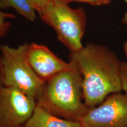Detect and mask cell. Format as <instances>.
<instances>
[{
	"mask_svg": "<svg viewBox=\"0 0 127 127\" xmlns=\"http://www.w3.org/2000/svg\"><path fill=\"white\" fill-rule=\"evenodd\" d=\"M82 74L84 101L89 109L95 107L111 94L123 91V61L109 48L90 43L77 52H70Z\"/></svg>",
	"mask_w": 127,
	"mask_h": 127,
	"instance_id": "6da1fadb",
	"label": "cell"
},
{
	"mask_svg": "<svg viewBox=\"0 0 127 127\" xmlns=\"http://www.w3.org/2000/svg\"><path fill=\"white\" fill-rule=\"evenodd\" d=\"M44 83L36 105L49 113L65 120L79 121L89 108L84 101L82 77L77 64Z\"/></svg>",
	"mask_w": 127,
	"mask_h": 127,
	"instance_id": "7a4b0ae2",
	"label": "cell"
},
{
	"mask_svg": "<svg viewBox=\"0 0 127 127\" xmlns=\"http://www.w3.org/2000/svg\"><path fill=\"white\" fill-rule=\"evenodd\" d=\"M37 13L45 24L53 28L58 40L70 52L84 47L82 39L87 25L84 8H72L60 0H52Z\"/></svg>",
	"mask_w": 127,
	"mask_h": 127,
	"instance_id": "3957f363",
	"label": "cell"
},
{
	"mask_svg": "<svg viewBox=\"0 0 127 127\" xmlns=\"http://www.w3.org/2000/svg\"><path fill=\"white\" fill-rule=\"evenodd\" d=\"M28 44L25 42L17 47L0 46L4 86L18 89L36 101L45 82L36 75L28 63Z\"/></svg>",
	"mask_w": 127,
	"mask_h": 127,
	"instance_id": "277c9868",
	"label": "cell"
},
{
	"mask_svg": "<svg viewBox=\"0 0 127 127\" xmlns=\"http://www.w3.org/2000/svg\"><path fill=\"white\" fill-rule=\"evenodd\" d=\"M79 122L81 127H127V93L109 95Z\"/></svg>",
	"mask_w": 127,
	"mask_h": 127,
	"instance_id": "5b68a950",
	"label": "cell"
},
{
	"mask_svg": "<svg viewBox=\"0 0 127 127\" xmlns=\"http://www.w3.org/2000/svg\"><path fill=\"white\" fill-rule=\"evenodd\" d=\"M36 107L34 99L18 89L3 86L0 90V127H23Z\"/></svg>",
	"mask_w": 127,
	"mask_h": 127,
	"instance_id": "8992f818",
	"label": "cell"
},
{
	"mask_svg": "<svg viewBox=\"0 0 127 127\" xmlns=\"http://www.w3.org/2000/svg\"><path fill=\"white\" fill-rule=\"evenodd\" d=\"M27 58L32 69L44 82L67 69L71 65L70 62L60 58L47 46L36 43L28 44Z\"/></svg>",
	"mask_w": 127,
	"mask_h": 127,
	"instance_id": "52a82bcc",
	"label": "cell"
},
{
	"mask_svg": "<svg viewBox=\"0 0 127 127\" xmlns=\"http://www.w3.org/2000/svg\"><path fill=\"white\" fill-rule=\"evenodd\" d=\"M23 127H81L78 121L65 120L36 107L32 115Z\"/></svg>",
	"mask_w": 127,
	"mask_h": 127,
	"instance_id": "ba28073f",
	"label": "cell"
},
{
	"mask_svg": "<svg viewBox=\"0 0 127 127\" xmlns=\"http://www.w3.org/2000/svg\"><path fill=\"white\" fill-rule=\"evenodd\" d=\"M12 8L30 21L36 19V10L31 0H0V9Z\"/></svg>",
	"mask_w": 127,
	"mask_h": 127,
	"instance_id": "9c48e42d",
	"label": "cell"
},
{
	"mask_svg": "<svg viewBox=\"0 0 127 127\" xmlns=\"http://www.w3.org/2000/svg\"><path fill=\"white\" fill-rule=\"evenodd\" d=\"M15 18V15L14 14L4 12L0 9V38L7 35L10 30L11 24L7 20Z\"/></svg>",
	"mask_w": 127,
	"mask_h": 127,
	"instance_id": "30bf717a",
	"label": "cell"
},
{
	"mask_svg": "<svg viewBox=\"0 0 127 127\" xmlns=\"http://www.w3.org/2000/svg\"><path fill=\"white\" fill-rule=\"evenodd\" d=\"M69 4L72 2H84L91 5L92 6H103L109 5L111 2V0H60Z\"/></svg>",
	"mask_w": 127,
	"mask_h": 127,
	"instance_id": "8fae6325",
	"label": "cell"
},
{
	"mask_svg": "<svg viewBox=\"0 0 127 127\" xmlns=\"http://www.w3.org/2000/svg\"><path fill=\"white\" fill-rule=\"evenodd\" d=\"M121 79L123 91L127 93V63L125 61H123L122 64Z\"/></svg>",
	"mask_w": 127,
	"mask_h": 127,
	"instance_id": "7c38bea8",
	"label": "cell"
},
{
	"mask_svg": "<svg viewBox=\"0 0 127 127\" xmlns=\"http://www.w3.org/2000/svg\"><path fill=\"white\" fill-rule=\"evenodd\" d=\"M31 1L34 4L36 12H38L52 0H31Z\"/></svg>",
	"mask_w": 127,
	"mask_h": 127,
	"instance_id": "4fadbf2b",
	"label": "cell"
},
{
	"mask_svg": "<svg viewBox=\"0 0 127 127\" xmlns=\"http://www.w3.org/2000/svg\"><path fill=\"white\" fill-rule=\"evenodd\" d=\"M4 86V78H3V66L1 55H0V90Z\"/></svg>",
	"mask_w": 127,
	"mask_h": 127,
	"instance_id": "5bb4252c",
	"label": "cell"
},
{
	"mask_svg": "<svg viewBox=\"0 0 127 127\" xmlns=\"http://www.w3.org/2000/svg\"><path fill=\"white\" fill-rule=\"evenodd\" d=\"M125 1L127 4V0H125ZM122 23H123V24H124L127 25V11L126 13L125 14L124 16L123 20H122Z\"/></svg>",
	"mask_w": 127,
	"mask_h": 127,
	"instance_id": "9a60e30c",
	"label": "cell"
},
{
	"mask_svg": "<svg viewBox=\"0 0 127 127\" xmlns=\"http://www.w3.org/2000/svg\"><path fill=\"white\" fill-rule=\"evenodd\" d=\"M123 49H124V51L125 54V55H126L127 57V41H125V43L124 44Z\"/></svg>",
	"mask_w": 127,
	"mask_h": 127,
	"instance_id": "2e32d148",
	"label": "cell"
}]
</instances>
